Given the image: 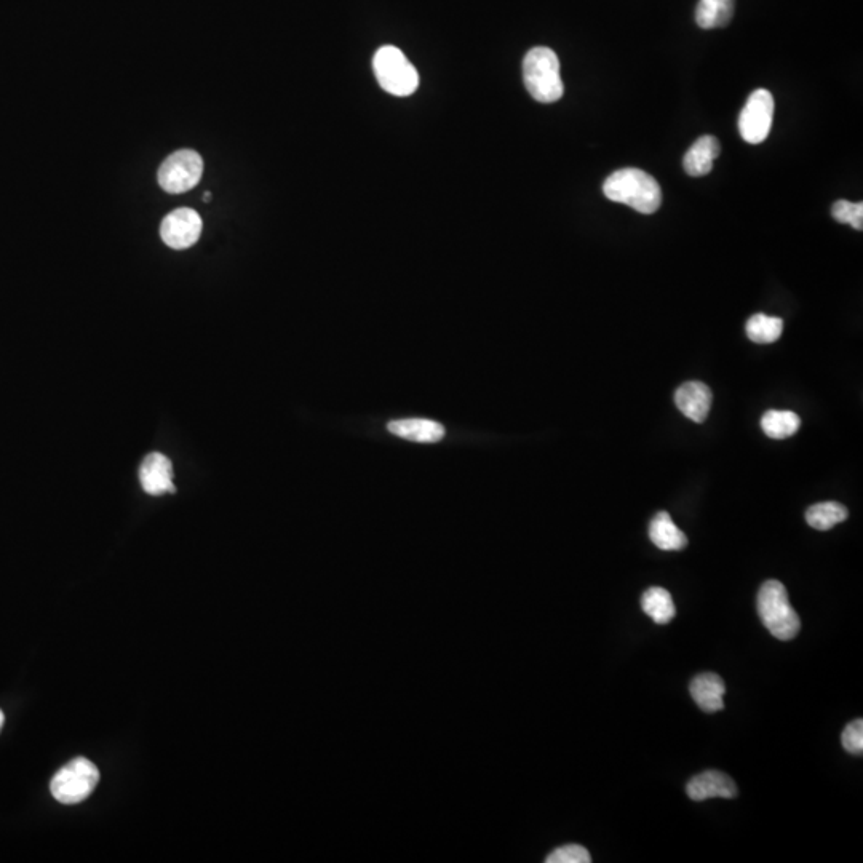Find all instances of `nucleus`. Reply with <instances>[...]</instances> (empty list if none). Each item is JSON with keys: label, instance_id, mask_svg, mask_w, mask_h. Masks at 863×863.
<instances>
[{"label": "nucleus", "instance_id": "aec40b11", "mask_svg": "<svg viewBox=\"0 0 863 863\" xmlns=\"http://www.w3.org/2000/svg\"><path fill=\"white\" fill-rule=\"evenodd\" d=\"M848 509L840 502H820L806 510V521L811 528L828 531L848 518Z\"/></svg>", "mask_w": 863, "mask_h": 863}, {"label": "nucleus", "instance_id": "20e7f679", "mask_svg": "<svg viewBox=\"0 0 863 863\" xmlns=\"http://www.w3.org/2000/svg\"><path fill=\"white\" fill-rule=\"evenodd\" d=\"M373 69L382 90L390 95L410 96L418 90V71L394 45L379 48L374 55Z\"/></svg>", "mask_w": 863, "mask_h": 863}, {"label": "nucleus", "instance_id": "412c9836", "mask_svg": "<svg viewBox=\"0 0 863 863\" xmlns=\"http://www.w3.org/2000/svg\"><path fill=\"white\" fill-rule=\"evenodd\" d=\"M833 218L838 223L851 224L856 231L863 229V203H852L848 200H838L832 208Z\"/></svg>", "mask_w": 863, "mask_h": 863}, {"label": "nucleus", "instance_id": "dca6fc26", "mask_svg": "<svg viewBox=\"0 0 863 863\" xmlns=\"http://www.w3.org/2000/svg\"><path fill=\"white\" fill-rule=\"evenodd\" d=\"M641 608L657 625L669 624L677 616V608L673 603L669 590L662 587H651L641 597Z\"/></svg>", "mask_w": 863, "mask_h": 863}, {"label": "nucleus", "instance_id": "0eeeda50", "mask_svg": "<svg viewBox=\"0 0 863 863\" xmlns=\"http://www.w3.org/2000/svg\"><path fill=\"white\" fill-rule=\"evenodd\" d=\"M774 98L768 90H755L748 96L744 109L740 112V136L748 144H761L771 132L774 119Z\"/></svg>", "mask_w": 863, "mask_h": 863}, {"label": "nucleus", "instance_id": "f03ea898", "mask_svg": "<svg viewBox=\"0 0 863 863\" xmlns=\"http://www.w3.org/2000/svg\"><path fill=\"white\" fill-rule=\"evenodd\" d=\"M523 80L529 95L539 103H555L565 93L557 53L547 47H536L523 60Z\"/></svg>", "mask_w": 863, "mask_h": 863}, {"label": "nucleus", "instance_id": "6ab92c4d", "mask_svg": "<svg viewBox=\"0 0 863 863\" xmlns=\"http://www.w3.org/2000/svg\"><path fill=\"white\" fill-rule=\"evenodd\" d=\"M747 336L756 344H772L784 333V322L779 317H769L766 314H755L748 319Z\"/></svg>", "mask_w": 863, "mask_h": 863}, {"label": "nucleus", "instance_id": "6e6552de", "mask_svg": "<svg viewBox=\"0 0 863 863\" xmlns=\"http://www.w3.org/2000/svg\"><path fill=\"white\" fill-rule=\"evenodd\" d=\"M202 218L191 208H179L165 216L160 226V237L173 250H186L200 239Z\"/></svg>", "mask_w": 863, "mask_h": 863}, {"label": "nucleus", "instance_id": "7ed1b4c3", "mask_svg": "<svg viewBox=\"0 0 863 863\" xmlns=\"http://www.w3.org/2000/svg\"><path fill=\"white\" fill-rule=\"evenodd\" d=\"M756 606H758V614H760L764 627L777 640H793L800 632V617L793 609L787 589L782 582H764L760 592H758Z\"/></svg>", "mask_w": 863, "mask_h": 863}, {"label": "nucleus", "instance_id": "39448f33", "mask_svg": "<svg viewBox=\"0 0 863 863\" xmlns=\"http://www.w3.org/2000/svg\"><path fill=\"white\" fill-rule=\"evenodd\" d=\"M100 782V771L92 761L76 758L56 772L50 790L53 798L63 804H77L87 800Z\"/></svg>", "mask_w": 863, "mask_h": 863}, {"label": "nucleus", "instance_id": "5701e85b", "mask_svg": "<svg viewBox=\"0 0 863 863\" xmlns=\"http://www.w3.org/2000/svg\"><path fill=\"white\" fill-rule=\"evenodd\" d=\"M841 744L844 750L852 755H862L863 752V721L856 720L849 723L841 734Z\"/></svg>", "mask_w": 863, "mask_h": 863}, {"label": "nucleus", "instance_id": "ddd939ff", "mask_svg": "<svg viewBox=\"0 0 863 863\" xmlns=\"http://www.w3.org/2000/svg\"><path fill=\"white\" fill-rule=\"evenodd\" d=\"M692 699L705 713L721 712L724 708L726 685L715 673H702L691 681L689 686Z\"/></svg>", "mask_w": 863, "mask_h": 863}, {"label": "nucleus", "instance_id": "9d476101", "mask_svg": "<svg viewBox=\"0 0 863 863\" xmlns=\"http://www.w3.org/2000/svg\"><path fill=\"white\" fill-rule=\"evenodd\" d=\"M713 394L704 382L689 381L678 387L675 392V403L678 410L691 421L704 422L712 408Z\"/></svg>", "mask_w": 863, "mask_h": 863}, {"label": "nucleus", "instance_id": "f3484780", "mask_svg": "<svg viewBox=\"0 0 863 863\" xmlns=\"http://www.w3.org/2000/svg\"><path fill=\"white\" fill-rule=\"evenodd\" d=\"M734 15V0H700L696 21L702 29L724 28Z\"/></svg>", "mask_w": 863, "mask_h": 863}, {"label": "nucleus", "instance_id": "4468645a", "mask_svg": "<svg viewBox=\"0 0 863 863\" xmlns=\"http://www.w3.org/2000/svg\"><path fill=\"white\" fill-rule=\"evenodd\" d=\"M720 141L715 136H700L686 152L683 167L689 176H705L712 172L713 162L720 156Z\"/></svg>", "mask_w": 863, "mask_h": 863}, {"label": "nucleus", "instance_id": "b1692460", "mask_svg": "<svg viewBox=\"0 0 863 863\" xmlns=\"http://www.w3.org/2000/svg\"><path fill=\"white\" fill-rule=\"evenodd\" d=\"M4 721H5L4 713H2V710H0V729H2V726H4Z\"/></svg>", "mask_w": 863, "mask_h": 863}, {"label": "nucleus", "instance_id": "f8f14e48", "mask_svg": "<svg viewBox=\"0 0 863 863\" xmlns=\"http://www.w3.org/2000/svg\"><path fill=\"white\" fill-rule=\"evenodd\" d=\"M387 430L395 437L416 443H438L446 435L445 427L432 419H397L387 424Z\"/></svg>", "mask_w": 863, "mask_h": 863}, {"label": "nucleus", "instance_id": "4be33fe9", "mask_svg": "<svg viewBox=\"0 0 863 863\" xmlns=\"http://www.w3.org/2000/svg\"><path fill=\"white\" fill-rule=\"evenodd\" d=\"M547 863H590L589 851L581 846V844H566L561 848L555 849L547 859Z\"/></svg>", "mask_w": 863, "mask_h": 863}, {"label": "nucleus", "instance_id": "9b49d317", "mask_svg": "<svg viewBox=\"0 0 863 863\" xmlns=\"http://www.w3.org/2000/svg\"><path fill=\"white\" fill-rule=\"evenodd\" d=\"M686 793L692 801L710 798H736L737 785L731 777L720 771H705L692 777L686 785Z\"/></svg>", "mask_w": 863, "mask_h": 863}, {"label": "nucleus", "instance_id": "423d86ee", "mask_svg": "<svg viewBox=\"0 0 863 863\" xmlns=\"http://www.w3.org/2000/svg\"><path fill=\"white\" fill-rule=\"evenodd\" d=\"M203 173L202 157L195 151L183 149V151L175 152L172 156L165 160L162 167L159 168V184L164 191L170 194H183V192L191 191L200 179Z\"/></svg>", "mask_w": 863, "mask_h": 863}, {"label": "nucleus", "instance_id": "1a4fd4ad", "mask_svg": "<svg viewBox=\"0 0 863 863\" xmlns=\"http://www.w3.org/2000/svg\"><path fill=\"white\" fill-rule=\"evenodd\" d=\"M141 486L151 496L176 493L173 485V466L164 454L152 453L146 456L140 467Z\"/></svg>", "mask_w": 863, "mask_h": 863}, {"label": "nucleus", "instance_id": "2eb2a0df", "mask_svg": "<svg viewBox=\"0 0 863 863\" xmlns=\"http://www.w3.org/2000/svg\"><path fill=\"white\" fill-rule=\"evenodd\" d=\"M649 539L657 549L667 550V552L683 550L688 545V537L673 523L672 517L667 512H659L653 518L649 525Z\"/></svg>", "mask_w": 863, "mask_h": 863}, {"label": "nucleus", "instance_id": "f257e3e1", "mask_svg": "<svg viewBox=\"0 0 863 863\" xmlns=\"http://www.w3.org/2000/svg\"><path fill=\"white\" fill-rule=\"evenodd\" d=\"M603 192L613 202L629 205L643 215H653L662 205V189L656 179L638 168L617 170L606 179Z\"/></svg>", "mask_w": 863, "mask_h": 863}, {"label": "nucleus", "instance_id": "a211bd4d", "mask_svg": "<svg viewBox=\"0 0 863 863\" xmlns=\"http://www.w3.org/2000/svg\"><path fill=\"white\" fill-rule=\"evenodd\" d=\"M801 419L793 411L771 410L763 414L761 429L764 434L774 440H784L793 437L800 430Z\"/></svg>", "mask_w": 863, "mask_h": 863}]
</instances>
